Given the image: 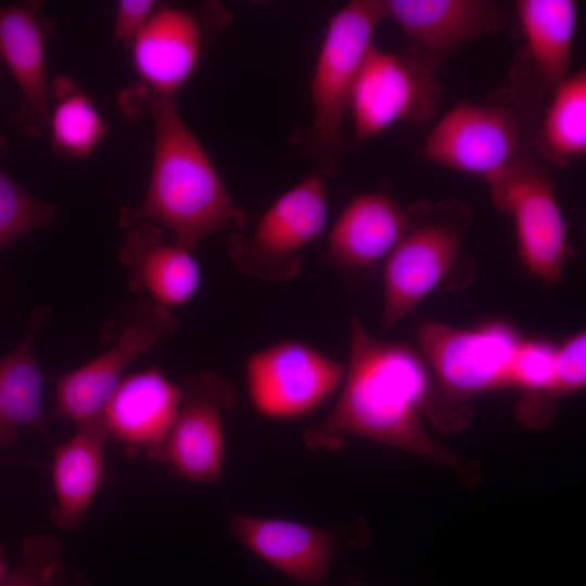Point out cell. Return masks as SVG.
Returning a JSON list of instances; mask_svg holds the SVG:
<instances>
[{
  "label": "cell",
  "instance_id": "obj_25",
  "mask_svg": "<svg viewBox=\"0 0 586 586\" xmlns=\"http://www.w3.org/2000/svg\"><path fill=\"white\" fill-rule=\"evenodd\" d=\"M4 148L0 133V154ZM55 216L54 205L36 199L0 166V251L34 230L50 227Z\"/></svg>",
  "mask_w": 586,
  "mask_h": 586
},
{
  "label": "cell",
  "instance_id": "obj_20",
  "mask_svg": "<svg viewBox=\"0 0 586 586\" xmlns=\"http://www.w3.org/2000/svg\"><path fill=\"white\" fill-rule=\"evenodd\" d=\"M110 436L103 415L77 424L76 432L53 450L51 467L55 507L51 521L61 531L78 528L105 474Z\"/></svg>",
  "mask_w": 586,
  "mask_h": 586
},
{
  "label": "cell",
  "instance_id": "obj_29",
  "mask_svg": "<svg viewBox=\"0 0 586 586\" xmlns=\"http://www.w3.org/2000/svg\"><path fill=\"white\" fill-rule=\"evenodd\" d=\"M16 435V431L0 426V446L12 443L15 440Z\"/></svg>",
  "mask_w": 586,
  "mask_h": 586
},
{
  "label": "cell",
  "instance_id": "obj_21",
  "mask_svg": "<svg viewBox=\"0 0 586 586\" xmlns=\"http://www.w3.org/2000/svg\"><path fill=\"white\" fill-rule=\"evenodd\" d=\"M514 12L523 36V72L537 93L548 97L570 74L577 25L574 0H517Z\"/></svg>",
  "mask_w": 586,
  "mask_h": 586
},
{
  "label": "cell",
  "instance_id": "obj_23",
  "mask_svg": "<svg viewBox=\"0 0 586 586\" xmlns=\"http://www.w3.org/2000/svg\"><path fill=\"white\" fill-rule=\"evenodd\" d=\"M537 154L564 167L586 154V71L570 74L548 98L536 136Z\"/></svg>",
  "mask_w": 586,
  "mask_h": 586
},
{
  "label": "cell",
  "instance_id": "obj_14",
  "mask_svg": "<svg viewBox=\"0 0 586 586\" xmlns=\"http://www.w3.org/2000/svg\"><path fill=\"white\" fill-rule=\"evenodd\" d=\"M390 18L412 49L435 65L468 43L500 31L507 24L501 4L491 0H383Z\"/></svg>",
  "mask_w": 586,
  "mask_h": 586
},
{
  "label": "cell",
  "instance_id": "obj_18",
  "mask_svg": "<svg viewBox=\"0 0 586 586\" xmlns=\"http://www.w3.org/2000/svg\"><path fill=\"white\" fill-rule=\"evenodd\" d=\"M191 252L167 242L157 225L139 222L126 229L118 259L128 269L132 293H145L169 309L190 301L201 284V268Z\"/></svg>",
  "mask_w": 586,
  "mask_h": 586
},
{
  "label": "cell",
  "instance_id": "obj_30",
  "mask_svg": "<svg viewBox=\"0 0 586 586\" xmlns=\"http://www.w3.org/2000/svg\"><path fill=\"white\" fill-rule=\"evenodd\" d=\"M8 575L7 565L2 552L0 551V586Z\"/></svg>",
  "mask_w": 586,
  "mask_h": 586
},
{
  "label": "cell",
  "instance_id": "obj_5",
  "mask_svg": "<svg viewBox=\"0 0 586 586\" xmlns=\"http://www.w3.org/2000/svg\"><path fill=\"white\" fill-rule=\"evenodd\" d=\"M174 314L151 300L122 304L100 328L102 354L55 380L52 418L76 424L101 415L130 364L177 330Z\"/></svg>",
  "mask_w": 586,
  "mask_h": 586
},
{
  "label": "cell",
  "instance_id": "obj_24",
  "mask_svg": "<svg viewBox=\"0 0 586 586\" xmlns=\"http://www.w3.org/2000/svg\"><path fill=\"white\" fill-rule=\"evenodd\" d=\"M47 130L55 154L66 158L87 157L107 132L106 123L86 91L66 76L49 86Z\"/></svg>",
  "mask_w": 586,
  "mask_h": 586
},
{
  "label": "cell",
  "instance_id": "obj_15",
  "mask_svg": "<svg viewBox=\"0 0 586 586\" xmlns=\"http://www.w3.org/2000/svg\"><path fill=\"white\" fill-rule=\"evenodd\" d=\"M41 7L38 1L0 5V58L20 91L21 106L14 120L30 138L47 130L50 105L46 43L53 29Z\"/></svg>",
  "mask_w": 586,
  "mask_h": 586
},
{
  "label": "cell",
  "instance_id": "obj_17",
  "mask_svg": "<svg viewBox=\"0 0 586 586\" xmlns=\"http://www.w3.org/2000/svg\"><path fill=\"white\" fill-rule=\"evenodd\" d=\"M181 400L180 384L151 367L124 378L102 415L117 442L161 460Z\"/></svg>",
  "mask_w": 586,
  "mask_h": 586
},
{
  "label": "cell",
  "instance_id": "obj_11",
  "mask_svg": "<svg viewBox=\"0 0 586 586\" xmlns=\"http://www.w3.org/2000/svg\"><path fill=\"white\" fill-rule=\"evenodd\" d=\"M522 143L512 109L460 101L429 131L420 154L428 163L487 180L524 153Z\"/></svg>",
  "mask_w": 586,
  "mask_h": 586
},
{
  "label": "cell",
  "instance_id": "obj_3",
  "mask_svg": "<svg viewBox=\"0 0 586 586\" xmlns=\"http://www.w3.org/2000/svg\"><path fill=\"white\" fill-rule=\"evenodd\" d=\"M524 337L502 320L471 328L431 320L422 323L417 332L419 353L437 383L425 407L431 421L441 430H459L469 422L467 399L511 388L513 364Z\"/></svg>",
  "mask_w": 586,
  "mask_h": 586
},
{
  "label": "cell",
  "instance_id": "obj_8",
  "mask_svg": "<svg viewBox=\"0 0 586 586\" xmlns=\"http://www.w3.org/2000/svg\"><path fill=\"white\" fill-rule=\"evenodd\" d=\"M328 203L322 175L310 174L282 193L250 233H233L226 254L240 273L288 282L302 268V251L323 231Z\"/></svg>",
  "mask_w": 586,
  "mask_h": 586
},
{
  "label": "cell",
  "instance_id": "obj_1",
  "mask_svg": "<svg viewBox=\"0 0 586 586\" xmlns=\"http://www.w3.org/2000/svg\"><path fill=\"white\" fill-rule=\"evenodd\" d=\"M349 356L339 397L328 416L306 434L310 446L337 447L356 435L445 464L469 483L479 467L438 445L421 417L432 374L419 352L368 333L357 315L349 319Z\"/></svg>",
  "mask_w": 586,
  "mask_h": 586
},
{
  "label": "cell",
  "instance_id": "obj_10",
  "mask_svg": "<svg viewBox=\"0 0 586 586\" xmlns=\"http://www.w3.org/2000/svg\"><path fill=\"white\" fill-rule=\"evenodd\" d=\"M345 365L316 347L283 340L251 354L245 384L253 409L272 420L303 418L341 386Z\"/></svg>",
  "mask_w": 586,
  "mask_h": 586
},
{
  "label": "cell",
  "instance_id": "obj_26",
  "mask_svg": "<svg viewBox=\"0 0 586 586\" xmlns=\"http://www.w3.org/2000/svg\"><path fill=\"white\" fill-rule=\"evenodd\" d=\"M61 545L50 535L27 538L18 566L1 586H56L62 571Z\"/></svg>",
  "mask_w": 586,
  "mask_h": 586
},
{
  "label": "cell",
  "instance_id": "obj_9",
  "mask_svg": "<svg viewBox=\"0 0 586 586\" xmlns=\"http://www.w3.org/2000/svg\"><path fill=\"white\" fill-rule=\"evenodd\" d=\"M437 67L413 49L396 54L374 44L351 97L355 140L367 141L398 123L426 122L443 94L435 77Z\"/></svg>",
  "mask_w": 586,
  "mask_h": 586
},
{
  "label": "cell",
  "instance_id": "obj_7",
  "mask_svg": "<svg viewBox=\"0 0 586 586\" xmlns=\"http://www.w3.org/2000/svg\"><path fill=\"white\" fill-rule=\"evenodd\" d=\"M485 181L494 206L513 221L527 272L547 288L560 281L574 251L547 169L522 153Z\"/></svg>",
  "mask_w": 586,
  "mask_h": 586
},
{
  "label": "cell",
  "instance_id": "obj_28",
  "mask_svg": "<svg viewBox=\"0 0 586 586\" xmlns=\"http://www.w3.org/2000/svg\"><path fill=\"white\" fill-rule=\"evenodd\" d=\"M157 5V2L153 0L118 1L113 21V37L115 41L129 48L144 28Z\"/></svg>",
  "mask_w": 586,
  "mask_h": 586
},
{
  "label": "cell",
  "instance_id": "obj_2",
  "mask_svg": "<svg viewBox=\"0 0 586 586\" xmlns=\"http://www.w3.org/2000/svg\"><path fill=\"white\" fill-rule=\"evenodd\" d=\"M125 107L151 116L154 142L145 194L137 206L119 211L118 226L127 229L152 222L165 227L189 251L213 233L229 227L243 229L246 212L231 199L209 155L180 115L175 97L135 87L125 94Z\"/></svg>",
  "mask_w": 586,
  "mask_h": 586
},
{
  "label": "cell",
  "instance_id": "obj_27",
  "mask_svg": "<svg viewBox=\"0 0 586 586\" xmlns=\"http://www.w3.org/2000/svg\"><path fill=\"white\" fill-rule=\"evenodd\" d=\"M586 382V334L578 331L556 347L551 381L546 394L549 402L582 390Z\"/></svg>",
  "mask_w": 586,
  "mask_h": 586
},
{
  "label": "cell",
  "instance_id": "obj_22",
  "mask_svg": "<svg viewBox=\"0 0 586 586\" xmlns=\"http://www.w3.org/2000/svg\"><path fill=\"white\" fill-rule=\"evenodd\" d=\"M51 319L47 306H37L18 344L0 358V426L34 430L47 436L42 407L43 377L34 353V340Z\"/></svg>",
  "mask_w": 586,
  "mask_h": 586
},
{
  "label": "cell",
  "instance_id": "obj_4",
  "mask_svg": "<svg viewBox=\"0 0 586 586\" xmlns=\"http://www.w3.org/2000/svg\"><path fill=\"white\" fill-rule=\"evenodd\" d=\"M384 20L383 0H353L327 24L310 80L311 125L301 136L320 175L333 171L345 151L343 123L352 92Z\"/></svg>",
  "mask_w": 586,
  "mask_h": 586
},
{
  "label": "cell",
  "instance_id": "obj_12",
  "mask_svg": "<svg viewBox=\"0 0 586 586\" xmlns=\"http://www.w3.org/2000/svg\"><path fill=\"white\" fill-rule=\"evenodd\" d=\"M417 214L418 204L402 207L383 192L356 194L332 225L322 262L346 283L365 282L411 228Z\"/></svg>",
  "mask_w": 586,
  "mask_h": 586
},
{
  "label": "cell",
  "instance_id": "obj_19",
  "mask_svg": "<svg viewBox=\"0 0 586 586\" xmlns=\"http://www.w3.org/2000/svg\"><path fill=\"white\" fill-rule=\"evenodd\" d=\"M229 528L245 548L295 582L314 584L328 572L333 538L326 530L247 514H233Z\"/></svg>",
  "mask_w": 586,
  "mask_h": 586
},
{
  "label": "cell",
  "instance_id": "obj_16",
  "mask_svg": "<svg viewBox=\"0 0 586 586\" xmlns=\"http://www.w3.org/2000/svg\"><path fill=\"white\" fill-rule=\"evenodd\" d=\"M204 29L198 15L184 8L158 4L129 46L136 88L175 97L195 71L203 49Z\"/></svg>",
  "mask_w": 586,
  "mask_h": 586
},
{
  "label": "cell",
  "instance_id": "obj_6",
  "mask_svg": "<svg viewBox=\"0 0 586 586\" xmlns=\"http://www.w3.org/2000/svg\"><path fill=\"white\" fill-rule=\"evenodd\" d=\"M469 213L460 204H418L417 218L383 263L380 333L402 321L460 262Z\"/></svg>",
  "mask_w": 586,
  "mask_h": 586
},
{
  "label": "cell",
  "instance_id": "obj_13",
  "mask_svg": "<svg viewBox=\"0 0 586 586\" xmlns=\"http://www.w3.org/2000/svg\"><path fill=\"white\" fill-rule=\"evenodd\" d=\"M179 384L182 400L161 460L188 481L217 482L225 459L221 410L233 405L232 388L212 372L189 377Z\"/></svg>",
  "mask_w": 586,
  "mask_h": 586
}]
</instances>
